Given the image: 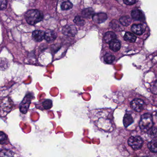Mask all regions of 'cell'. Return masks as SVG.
<instances>
[{"label": "cell", "instance_id": "6da1fadb", "mask_svg": "<svg viewBox=\"0 0 157 157\" xmlns=\"http://www.w3.org/2000/svg\"><path fill=\"white\" fill-rule=\"evenodd\" d=\"M25 19L27 23L30 25H35L42 20L43 14L38 10H30L26 13Z\"/></svg>", "mask_w": 157, "mask_h": 157}, {"label": "cell", "instance_id": "7a4b0ae2", "mask_svg": "<svg viewBox=\"0 0 157 157\" xmlns=\"http://www.w3.org/2000/svg\"><path fill=\"white\" fill-rule=\"evenodd\" d=\"M153 125V117L149 113L144 114L141 117L139 122L140 129L142 132H148Z\"/></svg>", "mask_w": 157, "mask_h": 157}, {"label": "cell", "instance_id": "3957f363", "mask_svg": "<svg viewBox=\"0 0 157 157\" xmlns=\"http://www.w3.org/2000/svg\"><path fill=\"white\" fill-rule=\"evenodd\" d=\"M128 142L129 145L134 150L141 149L143 144V140L139 136L130 137L128 140Z\"/></svg>", "mask_w": 157, "mask_h": 157}, {"label": "cell", "instance_id": "277c9868", "mask_svg": "<svg viewBox=\"0 0 157 157\" xmlns=\"http://www.w3.org/2000/svg\"><path fill=\"white\" fill-rule=\"evenodd\" d=\"M32 99L33 96L30 94H27L25 97L20 106V111L22 113L25 114L27 113Z\"/></svg>", "mask_w": 157, "mask_h": 157}, {"label": "cell", "instance_id": "5b68a950", "mask_svg": "<svg viewBox=\"0 0 157 157\" xmlns=\"http://www.w3.org/2000/svg\"><path fill=\"white\" fill-rule=\"evenodd\" d=\"M130 105L132 109L138 113L142 112L145 106V103L143 101L139 98L134 99L131 102Z\"/></svg>", "mask_w": 157, "mask_h": 157}, {"label": "cell", "instance_id": "8992f818", "mask_svg": "<svg viewBox=\"0 0 157 157\" xmlns=\"http://www.w3.org/2000/svg\"><path fill=\"white\" fill-rule=\"evenodd\" d=\"M77 28L73 25H66L62 29L64 35L68 37H74L77 33Z\"/></svg>", "mask_w": 157, "mask_h": 157}, {"label": "cell", "instance_id": "52a82bcc", "mask_svg": "<svg viewBox=\"0 0 157 157\" xmlns=\"http://www.w3.org/2000/svg\"><path fill=\"white\" fill-rule=\"evenodd\" d=\"M92 18H93V20L95 23L100 24V23L105 22L107 19V15L106 13H101L94 14Z\"/></svg>", "mask_w": 157, "mask_h": 157}, {"label": "cell", "instance_id": "ba28073f", "mask_svg": "<svg viewBox=\"0 0 157 157\" xmlns=\"http://www.w3.org/2000/svg\"><path fill=\"white\" fill-rule=\"evenodd\" d=\"M32 37L36 42H41L45 38V32L44 31L36 30L32 33Z\"/></svg>", "mask_w": 157, "mask_h": 157}, {"label": "cell", "instance_id": "9c48e42d", "mask_svg": "<svg viewBox=\"0 0 157 157\" xmlns=\"http://www.w3.org/2000/svg\"><path fill=\"white\" fill-rule=\"evenodd\" d=\"M131 29L133 32L138 35H142L145 31L144 27L142 25H141V24L133 25L131 26Z\"/></svg>", "mask_w": 157, "mask_h": 157}, {"label": "cell", "instance_id": "30bf717a", "mask_svg": "<svg viewBox=\"0 0 157 157\" xmlns=\"http://www.w3.org/2000/svg\"><path fill=\"white\" fill-rule=\"evenodd\" d=\"M57 37V34L52 30H47L45 32V38L48 42L55 40Z\"/></svg>", "mask_w": 157, "mask_h": 157}, {"label": "cell", "instance_id": "8fae6325", "mask_svg": "<svg viewBox=\"0 0 157 157\" xmlns=\"http://www.w3.org/2000/svg\"><path fill=\"white\" fill-rule=\"evenodd\" d=\"M132 18L136 20L142 21L144 20V15L142 12L138 9L132 10L131 13Z\"/></svg>", "mask_w": 157, "mask_h": 157}, {"label": "cell", "instance_id": "7c38bea8", "mask_svg": "<svg viewBox=\"0 0 157 157\" xmlns=\"http://www.w3.org/2000/svg\"><path fill=\"white\" fill-rule=\"evenodd\" d=\"M110 49L114 52H117L120 50L121 44L120 42L116 39H114L109 43Z\"/></svg>", "mask_w": 157, "mask_h": 157}, {"label": "cell", "instance_id": "4fadbf2b", "mask_svg": "<svg viewBox=\"0 0 157 157\" xmlns=\"http://www.w3.org/2000/svg\"><path fill=\"white\" fill-rule=\"evenodd\" d=\"M116 38V35L114 33L112 32H107L104 36V41L107 44H109L111 42Z\"/></svg>", "mask_w": 157, "mask_h": 157}, {"label": "cell", "instance_id": "5bb4252c", "mask_svg": "<svg viewBox=\"0 0 157 157\" xmlns=\"http://www.w3.org/2000/svg\"><path fill=\"white\" fill-rule=\"evenodd\" d=\"M134 122V119L132 116L129 114H126L125 115L124 118V125L125 127H128L129 126L131 125Z\"/></svg>", "mask_w": 157, "mask_h": 157}, {"label": "cell", "instance_id": "9a60e30c", "mask_svg": "<svg viewBox=\"0 0 157 157\" xmlns=\"http://www.w3.org/2000/svg\"><path fill=\"white\" fill-rule=\"evenodd\" d=\"M82 17H84V18H89L93 16V15L94 14V11L91 8H87L82 10Z\"/></svg>", "mask_w": 157, "mask_h": 157}, {"label": "cell", "instance_id": "2e32d148", "mask_svg": "<svg viewBox=\"0 0 157 157\" xmlns=\"http://www.w3.org/2000/svg\"><path fill=\"white\" fill-rule=\"evenodd\" d=\"M9 62L7 58H0V70H4L8 68Z\"/></svg>", "mask_w": 157, "mask_h": 157}, {"label": "cell", "instance_id": "e0dca14e", "mask_svg": "<svg viewBox=\"0 0 157 157\" xmlns=\"http://www.w3.org/2000/svg\"><path fill=\"white\" fill-rule=\"evenodd\" d=\"M147 146L150 151L154 153L157 152V139H154L151 141L147 145Z\"/></svg>", "mask_w": 157, "mask_h": 157}, {"label": "cell", "instance_id": "ac0fdd59", "mask_svg": "<svg viewBox=\"0 0 157 157\" xmlns=\"http://www.w3.org/2000/svg\"><path fill=\"white\" fill-rule=\"evenodd\" d=\"M124 39L126 41L130 42H134L137 40V37H135L133 34L131 33L130 32H127L125 34Z\"/></svg>", "mask_w": 157, "mask_h": 157}, {"label": "cell", "instance_id": "d6986e66", "mask_svg": "<svg viewBox=\"0 0 157 157\" xmlns=\"http://www.w3.org/2000/svg\"><path fill=\"white\" fill-rule=\"evenodd\" d=\"M120 23L122 25L125 26H129L131 23L130 18L128 16H124L120 18Z\"/></svg>", "mask_w": 157, "mask_h": 157}, {"label": "cell", "instance_id": "ffe728a7", "mask_svg": "<svg viewBox=\"0 0 157 157\" xmlns=\"http://www.w3.org/2000/svg\"><path fill=\"white\" fill-rule=\"evenodd\" d=\"M115 57L113 55L109 53H107L105 55L104 57V60L105 62L107 64H112L113 63L114 60H115Z\"/></svg>", "mask_w": 157, "mask_h": 157}, {"label": "cell", "instance_id": "44dd1931", "mask_svg": "<svg viewBox=\"0 0 157 157\" xmlns=\"http://www.w3.org/2000/svg\"><path fill=\"white\" fill-rule=\"evenodd\" d=\"M73 7V4L69 1H64L61 5V8L62 10H69L72 8Z\"/></svg>", "mask_w": 157, "mask_h": 157}, {"label": "cell", "instance_id": "7402d4cb", "mask_svg": "<svg viewBox=\"0 0 157 157\" xmlns=\"http://www.w3.org/2000/svg\"><path fill=\"white\" fill-rule=\"evenodd\" d=\"M74 22L79 26H83L84 25L85 21L82 17L77 16L74 18Z\"/></svg>", "mask_w": 157, "mask_h": 157}, {"label": "cell", "instance_id": "603a6c76", "mask_svg": "<svg viewBox=\"0 0 157 157\" xmlns=\"http://www.w3.org/2000/svg\"><path fill=\"white\" fill-rule=\"evenodd\" d=\"M42 106L46 110L50 109L53 106V103L51 100H46L42 103Z\"/></svg>", "mask_w": 157, "mask_h": 157}, {"label": "cell", "instance_id": "cb8c5ba5", "mask_svg": "<svg viewBox=\"0 0 157 157\" xmlns=\"http://www.w3.org/2000/svg\"><path fill=\"white\" fill-rule=\"evenodd\" d=\"M13 156V153L9 150H4L0 152V157H11Z\"/></svg>", "mask_w": 157, "mask_h": 157}, {"label": "cell", "instance_id": "d4e9b609", "mask_svg": "<svg viewBox=\"0 0 157 157\" xmlns=\"http://www.w3.org/2000/svg\"><path fill=\"white\" fill-rule=\"evenodd\" d=\"M8 140V137L3 132H0V144H5Z\"/></svg>", "mask_w": 157, "mask_h": 157}, {"label": "cell", "instance_id": "484cf974", "mask_svg": "<svg viewBox=\"0 0 157 157\" xmlns=\"http://www.w3.org/2000/svg\"><path fill=\"white\" fill-rule=\"evenodd\" d=\"M109 25L111 28L116 30L120 28V27L119 22L116 20L112 21V22H111L110 24Z\"/></svg>", "mask_w": 157, "mask_h": 157}, {"label": "cell", "instance_id": "4316f807", "mask_svg": "<svg viewBox=\"0 0 157 157\" xmlns=\"http://www.w3.org/2000/svg\"><path fill=\"white\" fill-rule=\"evenodd\" d=\"M8 4L7 0H0V10H4Z\"/></svg>", "mask_w": 157, "mask_h": 157}, {"label": "cell", "instance_id": "83f0119b", "mask_svg": "<svg viewBox=\"0 0 157 157\" xmlns=\"http://www.w3.org/2000/svg\"><path fill=\"white\" fill-rule=\"evenodd\" d=\"M124 2L126 5H133L135 3V0H124Z\"/></svg>", "mask_w": 157, "mask_h": 157}]
</instances>
